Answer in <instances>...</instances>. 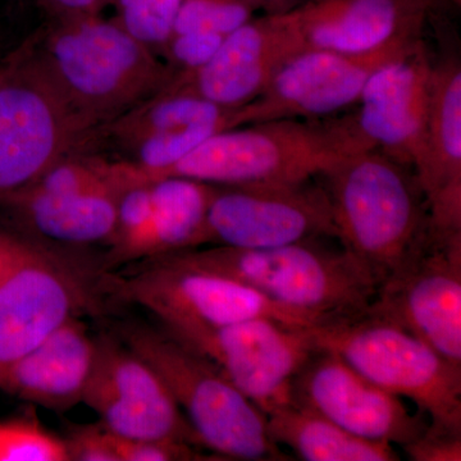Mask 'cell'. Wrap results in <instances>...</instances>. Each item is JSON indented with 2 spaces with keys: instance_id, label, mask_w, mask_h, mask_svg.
I'll list each match as a JSON object with an SVG mask.
<instances>
[{
  "instance_id": "obj_20",
  "label": "cell",
  "mask_w": 461,
  "mask_h": 461,
  "mask_svg": "<svg viewBox=\"0 0 461 461\" xmlns=\"http://www.w3.org/2000/svg\"><path fill=\"white\" fill-rule=\"evenodd\" d=\"M294 14L306 50L363 53L424 29L397 0H308Z\"/></svg>"
},
{
  "instance_id": "obj_34",
  "label": "cell",
  "mask_w": 461,
  "mask_h": 461,
  "mask_svg": "<svg viewBox=\"0 0 461 461\" xmlns=\"http://www.w3.org/2000/svg\"><path fill=\"white\" fill-rule=\"evenodd\" d=\"M263 14H277L295 11L308 0H254Z\"/></svg>"
},
{
  "instance_id": "obj_10",
  "label": "cell",
  "mask_w": 461,
  "mask_h": 461,
  "mask_svg": "<svg viewBox=\"0 0 461 461\" xmlns=\"http://www.w3.org/2000/svg\"><path fill=\"white\" fill-rule=\"evenodd\" d=\"M338 240L332 209L320 181L217 186L200 247L262 249Z\"/></svg>"
},
{
  "instance_id": "obj_18",
  "label": "cell",
  "mask_w": 461,
  "mask_h": 461,
  "mask_svg": "<svg viewBox=\"0 0 461 461\" xmlns=\"http://www.w3.org/2000/svg\"><path fill=\"white\" fill-rule=\"evenodd\" d=\"M438 235L461 233V66L433 62L423 157L414 169Z\"/></svg>"
},
{
  "instance_id": "obj_33",
  "label": "cell",
  "mask_w": 461,
  "mask_h": 461,
  "mask_svg": "<svg viewBox=\"0 0 461 461\" xmlns=\"http://www.w3.org/2000/svg\"><path fill=\"white\" fill-rule=\"evenodd\" d=\"M403 12L418 25L426 26L427 18L442 0H397Z\"/></svg>"
},
{
  "instance_id": "obj_30",
  "label": "cell",
  "mask_w": 461,
  "mask_h": 461,
  "mask_svg": "<svg viewBox=\"0 0 461 461\" xmlns=\"http://www.w3.org/2000/svg\"><path fill=\"white\" fill-rule=\"evenodd\" d=\"M400 448L412 461H460L461 432L429 423L420 437Z\"/></svg>"
},
{
  "instance_id": "obj_4",
  "label": "cell",
  "mask_w": 461,
  "mask_h": 461,
  "mask_svg": "<svg viewBox=\"0 0 461 461\" xmlns=\"http://www.w3.org/2000/svg\"><path fill=\"white\" fill-rule=\"evenodd\" d=\"M154 259L232 278L324 321L366 313L377 295V285L350 253L318 240L262 249L200 247Z\"/></svg>"
},
{
  "instance_id": "obj_28",
  "label": "cell",
  "mask_w": 461,
  "mask_h": 461,
  "mask_svg": "<svg viewBox=\"0 0 461 461\" xmlns=\"http://www.w3.org/2000/svg\"><path fill=\"white\" fill-rule=\"evenodd\" d=\"M111 439L120 461L223 460L217 455L209 456L196 450L198 446L172 439H130L115 436L113 433H111Z\"/></svg>"
},
{
  "instance_id": "obj_21",
  "label": "cell",
  "mask_w": 461,
  "mask_h": 461,
  "mask_svg": "<svg viewBox=\"0 0 461 461\" xmlns=\"http://www.w3.org/2000/svg\"><path fill=\"white\" fill-rule=\"evenodd\" d=\"M113 186L69 196L20 193L5 204L23 229L67 245L111 244L117 223Z\"/></svg>"
},
{
  "instance_id": "obj_1",
  "label": "cell",
  "mask_w": 461,
  "mask_h": 461,
  "mask_svg": "<svg viewBox=\"0 0 461 461\" xmlns=\"http://www.w3.org/2000/svg\"><path fill=\"white\" fill-rule=\"evenodd\" d=\"M375 149L353 112L326 118H282L209 136L180 160L142 178H190L217 186L317 180L339 160ZM138 185V184H135Z\"/></svg>"
},
{
  "instance_id": "obj_27",
  "label": "cell",
  "mask_w": 461,
  "mask_h": 461,
  "mask_svg": "<svg viewBox=\"0 0 461 461\" xmlns=\"http://www.w3.org/2000/svg\"><path fill=\"white\" fill-rule=\"evenodd\" d=\"M224 38L214 32L172 33L159 57L172 69L173 76L190 74L213 57Z\"/></svg>"
},
{
  "instance_id": "obj_13",
  "label": "cell",
  "mask_w": 461,
  "mask_h": 461,
  "mask_svg": "<svg viewBox=\"0 0 461 461\" xmlns=\"http://www.w3.org/2000/svg\"><path fill=\"white\" fill-rule=\"evenodd\" d=\"M368 313L412 333L461 368V233L429 241L377 290Z\"/></svg>"
},
{
  "instance_id": "obj_5",
  "label": "cell",
  "mask_w": 461,
  "mask_h": 461,
  "mask_svg": "<svg viewBox=\"0 0 461 461\" xmlns=\"http://www.w3.org/2000/svg\"><path fill=\"white\" fill-rule=\"evenodd\" d=\"M112 333L159 375L203 447L224 460H291L269 437L267 415L211 360L142 321H114Z\"/></svg>"
},
{
  "instance_id": "obj_17",
  "label": "cell",
  "mask_w": 461,
  "mask_h": 461,
  "mask_svg": "<svg viewBox=\"0 0 461 461\" xmlns=\"http://www.w3.org/2000/svg\"><path fill=\"white\" fill-rule=\"evenodd\" d=\"M432 68L420 39L371 76L353 112L366 140L412 171L423 157Z\"/></svg>"
},
{
  "instance_id": "obj_7",
  "label": "cell",
  "mask_w": 461,
  "mask_h": 461,
  "mask_svg": "<svg viewBox=\"0 0 461 461\" xmlns=\"http://www.w3.org/2000/svg\"><path fill=\"white\" fill-rule=\"evenodd\" d=\"M96 133L23 45L0 77V205L95 140Z\"/></svg>"
},
{
  "instance_id": "obj_36",
  "label": "cell",
  "mask_w": 461,
  "mask_h": 461,
  "mask_svg": "<svg viewBox=\"0 0 461 461\" xmlns=\"http://www.w3.org/2000/svg\"><path fill=\"white\" fill-rule=\"evenodd\" d=\"M102 3L104 7H109V5H113L114 7L115 0H102Z\"/></svg>"
},
{
  "instance_id": "obj_3",
  "label": "cell",
  "mask_w": 461,
  "mask_h": 461,
  "mask_svg": "<svg viewBox=\"0 0 461 461\" xmlns=\"http://www.w3.org/2000/svg\"><path fill=\"white\" fill-rule=\"evenodd\" d=\"M68 104L95 129L166 89L172 69L115 20H54L27 44Z\"/></svg>"
},
{
  "instance_id": "obj_11",
  "label": "cell",
  "mask_w": 461,
  "mask_h": 461,
  "mask_svg": "<svg viewBox=\"0 0 461 461\" xmlns=\"http://www.w3.org/2000/svg\"><path fill=\"white\" fill-rule=\"evenodd\" d=\"M420 39L402 35L363 53L300 51L273 76L260 95L241 107V124L342 113L355 107L366 81L378 68L411 50Z\"/></svg>"
},
{
  "instance_id": "obj_29",
  "label": "cell",
  "mask_w": 461,
  "mask_h": 461,
  "mask_svg": "<svg viewBox=\"0 0 461 461\" xmlns=\"http://www.w3.org/2000/svg\"><path fill=\"white\" fill-rule=\"evenodd\" d=\"M63 441L69 461H120L111 433L100 421L71 427Z\"/></svg>"
},
{
  "instance_id": "obj_19",
  "label": "cell",
  "mask_w": 461,
  "mask_h": 461,
  "mask_svg": "<svg viewBox=\"0 0 461 461\" xmlns=\"http://www.w3.org/2000/svg\"><path fill=\"white\" fill-rule=\"evenodd\" d=\"M96 353V338L74 317L29 353L0 366V390L63 412L83 402Z\"/></svg>"
},
{
  "instance_id": "obj_9",
  "label": "cell",
  "mask_w": 461,
  "mask_h": 461,
  "mask_svg": "<svg viewBox=\"0 0 461 461\" xmlns=\"http://www.w3.org/2000/svg\"><path fill=\"white\" fill-rule=\"evenodd\" d=\"M162 329L211 360L266 415L290 405L294 379L315 350L306 327L268 318Z\"/></svg>"
},
{
  "instance_id": "obj_31",
  "label": "cell",
  "mask_w": 461,
  "mask_h": 461,
  "mask_svg": "<svg viewBox=\"0 0 461 461\" xmlns=\"http://www.w3.org/2000/svg\"><path fill=\"white\" fill-rule=\"evenodd\" d=\"M44 248L41 242L33 241L26 236L0 232V282L23 260L35 256Z\"/></svg>"
},
{
  "instance_id": "obj_6",
  "label": "cell",
  "mask_w": 461,
  "mask_h": 461,
  "mask_svg": "<svg viewBox=\"0 0 461 461\" xmlns=\"http://www.w3.org/2000/svg\"><path fill=\"white\" fill-rule=\"evenodd\" d=\"M306 330L315 348L338 354L373 384L408 399L430 426L461 432V368L412 333L368 312Z\"/></svg>"
},
{
  "instance_id": "obj_2",
  "label": "cell",
  "mask_w": 461,
  "mask_h": 461,
  "mask_svg": "<svg viewBox=\"0 0 461 461\" xmlns=\"http://www.w3.org/2000/svg\"><path fill=\"white\" fill-rule=\"evenodd\" d=\"M317 180L329 196L339 244L377 290L429 241V209L417 176L377 149L344 158Z\"/></svg>"
},
{
  "instance_id": "obj_35",
  "label": "cell",
  "mask_w": 461,
  "mask_h": 461,
  "mask_svg": "<svg viewBox=\"0 0 461 461\" xmlns=\"http://www.w3.org/2000/svg\"><path fill=\"white\" fill-rule=\"evenodd\" d=\"M5 65H7V59L0 62V77H2V75L5 74Z\"/></svg>"
},
{
  "instance_id": "obj_26",
  "label": "cell",
  "mask_w": 461,
  "mask_h": 461,
  "mask_svg": "<svg viewBox=\"0 0 461 461\" xmlns=\"http://www.w3.org/2000/svg\"><path fill=\"white\" fill-rule=\"evenodd\" d=\"M181 0H115L118 23L159 56L171 36Z\"/></svg>"
},
{
  "instance_id": "obj_25",
  "label": "cell",
  "mask_w": 461,
  "mask_h": 461,
  "mask_svg": "<svg viewBox=\"0 0 461 461\" xmlns=\"http://www.w3.org/2000/svg\"><path fill=\"white\" fill-rule=\"evenodd\" d=\"M259 11L254 0H181L172 33L214 32L227 36Z\"/></svg>"
},
{
  "instance_id": "obj_23",
  "label": "cell",
  "mask_w": 461,
  "mask_h": 461,
  "mask_svg": "<svg viewBox=\"0 0 461 461\" xmlns=\"http://www.w3.org/2000/svg\"><path fill=\"white\" fill-rule=\"evenodd\" d=\"M267 429L276 445L287 446L306 461H395L393 445L360 438L300 406H282L267 414Z\"/></svg>"
},
{
  "instance_id": "obj_32",
  "label": "cell",
  "mask_w": 461,
  "mask_h": 461,
  "mask_svg": "<svg viewBox=\"0 0 461 461\" xmlns=\"http://www.w3.org/2000/svg\"><path fill=\"white\" fill-rule=\"evenodd\" d=\"M42 3L54 20L98 16L105 8L102 0H42Z\"/></svg>"
},
{
  "instance_id": "obj_15",
  "label": "cell",
  "mask_w": 461,
  "mask_h": 461,
  "mask_svg": "<svg viewBox=\"0 0 461 461\" xmlns=\"http://www.w3.org/2000/svg\"><path fill=\"white\" fill-rule=\"evenodd\" d=\"M291 403L326 418L351 435L393 446L420 437L429 420L403 399L364 377L338 354L315 348L297 372Z\"/></svg>"
},
{
  "instance_id": "obj_8",
  "label": "cell",
  "mask_w": 461,
  "mask_h": 461,
  "mask_svg": "<svg viewBox=\"0 0 461 461\" xmlns=\"http://www.w3.org/2000/svg\"><path fill=\"white\" fill-rule=\"evenodd\" d=\"M100 288L114 302L138 305L156 315L162 327H218L256 318L296 327L324 321L232 278L162 259L144 260L129 275L104 272Z\"/></svg>"
},
{
  "instance_id": "obj_22",
  "label": "cell",
  "mask_w": 461,
  "mask_h": 461,
  "mask_svg": "<svg viewBox=\"0 0 461 461\" xmlns=\"http://www.w3.org/2000/svg\"><path fill=\"white\" fill-rule=\"evenodd\" d=\"M149 185L153 217L131 262L199 248L215 185L182 177L162 178Z\"/></svg>"
},
{
  "instance_id": "obj_14",
  "label": "cell",
  "mask_w": 461,
  "mask_h": 461,
  "mask_svg": "<svg viewBox=\"0 0 461 461\" xmlns=\"http://www.w3.org/2000/svg\"><path fill=\"white\" fill-rule=\"evenodd\" d=\"M83 402L109 432L130 439H172L203 447L166 384L113 333L96 336Z\"/></svg>"
},
{
  "instance_id": "obj_12",
  "label": "cell",
  "mask_w": 461,
  "mask_h": 461,
  "mask_svg": "<svg viewBox=\"0 0 461 461\" xmlns=\"http://www.w3.org/2000/svg\"><path fill=\"white\" fill-rule=\"evenodd\" d=\"M102 277V276H100ZM100 278L45 247L0 282V366L41 345L62 324L102 312Z\"/></svg>"
},
{
  "instance_id": "obj_24",
  "label": "cell",
  "mask_w": 461,
  "mask_h": 461,
  "mask_svg": "<svg viewBox=\"0 0 461 461\" xmlns=\"http://www.w3.org/2000/svg\"><path fill=\"white\" fill-rule=\"evenodd\" d=\"M0 461H69L65 441L33 415L0 420Z\"/></svg>"
},
{
  "instance_id": "obj_16",
  "label": "cell",
  "mask_w": 461,
  "mask_h": 461,
  "mask_svg": "<svg viewBox=\"0 0 461 461\" xmlns=\"http://www.w3.org/2000/svg\"><path fill=\"white\" fill-rule=\"evenodd\" d=\"M305 50L294 11L263 14L229 33L204 66L173 76L160 93L191 94L222 107L241 108L262 94L285 63Z\"/></svg>"
}]
</instances>
